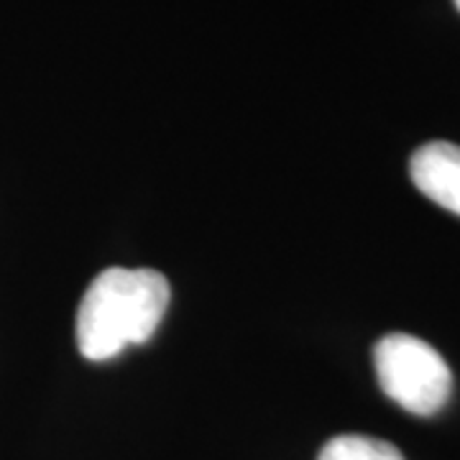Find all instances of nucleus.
<instances>
[{
  "mask_svg": "<svg viewBox=\"0 0 460 460\" xmlns=\"http://www.w3.org/2000/svg\"><path fill=\"white\" fill-rule=\"evenodd\" d=\"M172 287L154 269L111 266L84 289L77 310V348L87 361H108L151 341L164 320Z\"/></svg>",
  "mask_w": 460,
  "mask_h": 460,
  "instance_id": "obj_1",
  "label": "nucleus"
},
{
  "mask_svg": "<svg viewBox=\"0 0 460 460\" xmlns=\"http://www.w3.org/2000/svg\"><path fill=\"white\" fill-rule=\"evenodd\" d=\"M378 386L402 410L429 417L440 411L453 394V374L445 358L407 332H389L374 348Z\"/></svg>",
  "mask_w": 460,
  "mask_h": 460,
  "instance_id": "obj_2",
  "label": "nucleus"
},
{
  "mask_svg": "<svg viewBox=\"0 0 460 460\" xmlns=\"http://www.w3.org/2000/svg\"><path fill=\"white\" fill-rule=\"evenodd\" d=\"M410 177L414 187L450 213L460 215V146L428 141L411 154Z\"/></svg>",
  "mask_w": 460,
  "mask_h": 460,
  "instance_id": "obj_3",
  "label": "nucleus"
},
{
  "mask_svg": "<svg viewBox=\"0 0 460 460\" xmlns=\"http://www.w3.org/2000/svg\"><path fill=\"white\" fill-rule=\"evenodd\" d=\"M317 460H404L396 445L368 435H338L320 450Z\"/></svg>",
  "mask_w": 460,
  "mask_h": 460,
  "instance_id": "obj_4",
  "label": "nucleus"
},
{
  "mask_svg": "<svg viewBox=\"0 0 460 460\" xmlns=\"http://www.w3.org/2000/svg\"><path fill=\"white\" fill-rule=\"evenodd\" d=\"M453 3H456V8H458V11H460V0H453Z\"/></svg>",
  "mask_w": 460,
  "mask_h": 460,
  "instance_id": "obj_5",
  "label": "nucleus"
}]
</instances>
